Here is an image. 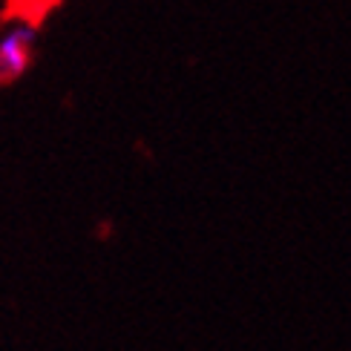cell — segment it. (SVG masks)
Listing matches in <instances>:
<instances>
[{"mask_svg":"<svg viewBox=\"0 0 351 351\" xmlns=\"http://www.w3.org/2000/svg\"><path fill=\"white\" fill-rule=\"evenodd\" d=\"M35 40H38V23H26V21H18L0 38V86L18 81L29 69Z\"/></svg>","mask_w":351,"mask_h":351,"instance_id":"cell-1","label":"cell"},{"mask_svg":"<svg viewBox=\"0 0 351 351\" xmlns=\"http://www.w3.org/2000/svg\"><path fill=\"white\" fill-rule=\"evenodd\" d=\"M58 0H6L3 18L6 21H26V23H40Z\"/></svg>","mask_w":351,"mask_h":351,"instance_id":"cell-2","label":"cell"}]
</instances>
